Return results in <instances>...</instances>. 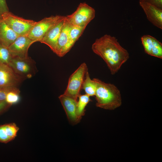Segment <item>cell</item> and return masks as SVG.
Returning <instances> with one entry per match:
<instances>
[{
  "mask_svg": "<svg viewBox=\"0 0 162 162\" xmlns=\"http://www.w3.org/2000/svg\"><path fill=\"white\" fill-rule=\"evenodd\" d=\"M92 49L104 61L112 75L116 73L130 57L128 51L121 45L116 38L108 34L96 39Z\"/></svg>",
  "mask_w": 162,
  "mask_h": 162,
  "instance_id": "obj_1",
  "label": "cell"
},
{
  "mask_svg": "<svg viewBox=\"0 0 162 162\" xmlns=\"http://www.w3.org/2000/svg\"><path fill=\"white\" fill-rule=\"evenodd\" d=\"M93 79L96 85L94 96L97 107L113 110L121 106L122 99L121 93L115 85L106 83L98 78Z\"/></svg>",
  "mask_w": 162,
  "mask_h": 162,
  "instance_id": "obj_2",
  "label": "cell"
},
{
  "mask_svg": "<svg viewBox=\"0 0 162 162\" xmlns=\"http://www.w3.org/2000/svg\"><path fill=\"white\" fill-rule=\"evenodd\" d=\"M0 17L19 36L27 35L36 22L19 17L9 11L2 14Z\"/></svg>",
  "mask_w": 162,
  "mask_h": 162,
  "instance_id": "obj_3",
  "label": "cell"
},
{
  "mask_svg": "<svg viewBox=\"0 0 162 162\" xmlns=\"http://www.w3.org/2000/svg\"><path fill=\"white\" fill-rule=\"evenodd\" d=\"M95 10L86 3H81L76 10L70 15L66 16V20L71 25L86 27L95 17Z\"/></svg>",
  "mask_w": 162,
  "mask_h": 162,
  "instance_id": "obj_4",
  "label": "cell"
},
{
  "mask_svg": "<svg viewBox=\"0 0 162 162\" xmlns=\"http://www.w3.org/2000/svg\"><path fill=\"white\" fill-rule=\"evenodd\" d=\"M88 70L86 64L83 62L70 76L67 88L64 94L77 100L85 74Z\"/></svg>",
  "mask_w": 162,
  "mask_h": 162,
  "instance_id": "obj_5",
  "label": "cell"
},
{
  "mask_svg": "<svg viewBox=\"0 0 162 162\" xmlns=\"http://www.w3.org/2000/svg\"><path fill=\"white\" fill-rule=\"evenodd\" d=\"M65 17L61 15L52 16L36 22L28 36L36 42H40L48 30Z\"/></svg>",
  "mask_w": 162,
  "mask_h": 162,
  "instance_id": "obj_6",
  "label": "cell"
},
{
  "mask_svg": "<svg viewBox=\"0 0 162 162\" xmlns=\"http://www.w3.org/2000/svg\"><path fill=\"white\" fill-rule=\"evenodd\" d=\"M35 62L29 57L27 58L12 57L8 65L22 79L30 78L35 74Z\"/></svg>",
  "mask_w": 162,
  "mask_h": 162,
  "instance_id": "obj_7",
  "label": "cell"
},
{
  "mask_svg": "<svg viewBox=\"0 0 162 162\" xmlns=\"http://www.w3.org/2000/svg\"><path fill=\"white\" fill-rule=\"evenodd\" d=\"M35 42L27 35L19 36L8 48L12 57L27 58L29 47Z\"/></svg>",
  "mask_w": 162,
  "mask_h": 162,
  "instance_id": "obj_8",
  "label": "cell"
},
{
  "mask_svg": "<svg viewBox=\"0 0 162 162\" xmlns=\"http://www.w3.org/2000/svg\"><path fill=\"white\" fill-rule=\"evenodd\" d=\"M22 79L8 65L0 62V87H16Z\"/></svg>",
  "mask_w": 162,
  "mask_h": 162,
  "instance_id": "obj_9",
  "label": "cell"
},
{
  "mask_svg": "<svg viewBox=\"0 0 162 162\" xmlns=\"http://www.w3.org/2000/svg\"><path fill=\"white\" fill-rule=\"evenodd\" d=\"M58 98L69 122L73 125L78 123L81 119L78 116L76 113L77 100L64 94L60 95Z\"/></svg>",
  "mask_w": 162,
  "mask_h": 162,
  "instance_id": "obj_10",
  "label": "cell"
},
{
  "mask_svg": "<svg viewBox=\"0 0 162 162\" xmlns=\"http://www.w3.org/2000/svg\"><path fill=\"white\" fill-rule=\"evenodd\" d=\"M65 17L66 16L50 28L40 42L47 45L54 53Z\"/></svg>",
  "mask_w": 162,
  "mask_h": 162,
  "instance_id": "obj_11",
  "label": "cell"
},
{
  "mask_svg": "<svg viewBox=\"0 0 162 162\" xmlns=\"http://www.w3.org/2000/svg\"><path fill=\"white\" fill-rule=\"evenodd\" d=\"M139 4L148 21L155 26L162 29V9L146 2H139Z\"/></svg>",
  "mask_w": 162,
  "mask_h": 162,
  "instance_id": "obj_12",
  "label": "cell"
},
{
  "mask_svg": "<svg viewBox=\"0 0 162 162\" xmlns=\"http://www.w3.org/2000/svg\"><path fill=\"white\" fill-rule=\"evenodd\" d=\"M19 36L0 17V42L8 47Z\"/></svg>",
  "mask_w": 162,
  "mask_h": 162,
  "instance_id": "obj_13",
  "label": "cell"
},
{
  "mask_svg": "<svg viewBox=\"0 0 162 162\" xmlns=\"http://www.w3.org/2000/svg\"><path fill=\"white\" fill-rule=\"evenodd\" d=\"M86 27L71 25L68 42L62 50L60 57H63L69 51L81 35Z\"/></svg>",
  "mask_w": 162,
  "mask_h": 162,
  "instance_id": "obj_14",
  "label": "cell"
},
{
  "mask_svg": "<svg viewBox=\"0 0 162 162\" xmlns=\"http://www.w3.org/2000/svg\"><path fill=\"white\" fill-rule=\"evenodd\" d=\"M19 128L16 124L11 123L0 125V142L7 143L16 136Z\"/></svg>",
  "mask_w": 162,
  "mask_h": 162,
  "instance_id": "obj_15",
  "label": "cell"
},
{
  "mask_svg": "<svg viewBox=\"0 0 162 162\" xmlns=\"http://www.w3.org/2000/svg\"><path fill=\"white\" fill-rule=\"evenodd\" d=\"M70 26L71 25L65 18L58 40L55 52L59 57L62 50L68 42Z\"/></svg>",
  "mask_w": 162,
  "mask_h": 162,
  "instance_id": "obj_16",
  "label": "cell"
},
{
  "mask_svg": "<svg viewBox=\"0 0 162 162\" xmlns=\"http://www.w3.org/2000/svg\"><path fill=\"white\" fill-rule=\"evenodd\" d=\"M82 86L85 94L89 96H94L95 94L96 85L94 80L91 79L88 70H87Z\"/></svg>",
  "mask_w": 162,
  "mask_h": 162,
  "instance_id": "obj_17",
  "label": "cell"
},
{
  "mask_svg": "<svg viewBox=\"0 0 162 162\" xmlns=\"http://www.w3.org/2000/svg\"><path fill=\"white\" fill-rule=\"evenodd\" d=\"M90 96L86 94H80L78 97L76 105V113L80 119L85 114V108L91 101Z\"/></svg>",
  "mask_w": 162,
  "mask_h": 162,
  "instance_id": "obj_18",
  "label": "cell"
},
{
  "mask_svg": "<svg viewBox=\"0 0 162 162\" xmlns=\"http://www.w3.org/2000/svg\"><path fill=\"white\" fill-rule=\"evenodd\" d=\"M20 92L16 87H14L7 93L5 100L10 106L17 103L20 99Z\"/></svg>",
  "mask_w": 162,
  "mask_h": 162,
  "instance_id": "obj_19",
  "label": "cell"
},
{
  "mask_svg": "<svg viewBox=\"0 0 162 162\" xmlns=\"http://www.w3.org/2000/svg\"><path fill=\"white\" fill-rule=\"evenodd\" d=\"M12 58L8 47L0 42V62L8 65Z\"/></svg>",
  "mask_w": 162,
  "mask_h": 162,
  "instance_id": "obj_20",
  "label": "cell"
},
{
  "mask_svg": "<svg viewBox=\"0 0 162 162\" xmlns=\"http://www.w3.org/2000/svg\"><path fill=\"white\" fill-rule=\"evenodd\" d=\"M153 38L149 35H145L142 36L141 38L145 52L150 56L153 46Z\"/></svg>",
  "mask_w": 162,
  "mask_h": 162,
  "instance_id": "obj_21",
  "label": "cell"
},
{
  "mask_svg": "<svg viewBox=\"0 0 162 162\" xmlns=\"http://www.w3.org/2000/svg\"><path fill=\"white\" fill-rule=\"evenodd\" d=\"M151 56L162 58V44L154 37Z\"/></svg>",
  "mask_w": 162,
  "mask_h": 162,
  "instance_id": "obj_22",
  "label": "cell"
},
{
  "mask_svg": "<svg viewBox=\"0 0 162 162\" xmlns=\"http://www.w3.org/2000/svg\"><path fill=\"white\" fill-rule=\"evenodd\" d=\"M16 87H0V100H5L7 93L14 88Z\"/></svg>",
  "mask_w": 162,
  "mask_h": 162,
  "instance_id": "obj_23",
  "label": "cell"
},
{
  "mask_svg": "<svg viewBox=\"0 0 162 162\" xmlns=\"http://www.w3.org/2000/svg\"><path fill=\"white\" fill-rule=\"evenodd\" d=\"M139 2H147L162 9V0H140Z\"/></svg>",
  "mask_w": 162,
  "mask_h": 162,
  "instance_id": "obj_24",
  "label": "cell"
},
{
  "mask_svg": "<svg viewBox=\"0 0 162 162\" xmlns=\"http://www.w3.org/2000/svg\"><path fill=\"white\" fill-rule=\"evenodd\" d=\"M8 11L6 0H0V16L2 14Z\"/></svg>",
  "mask_w": 162,
  "mask_h": 162,
  "instance_id": "obj_25",
  "label": "cell"
},
{
  "mask_svg": "<svg viewBox=\"0 0 162 162\" xmlns=\"http://www.w3.org/2000/svg\"><path fill=\"white\" fill-rule=\"evenodd\" d=\"M10 105L8 104L5 100H0V114L6 110Z\"/></svg>",
  "mask_w": 162,
  "mask_h": 162,
  "instance_id": "obj_26",
  "label": "cell"
}]
</instances>
